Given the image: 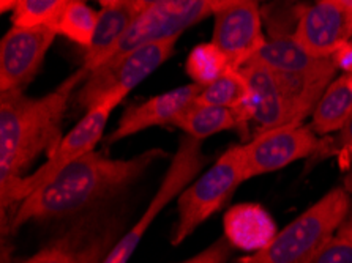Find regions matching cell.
<instances>
[{
    "label": "cell",
    "instance_id": "cell-1",
    "mask_svg": "<svg viewBox=\"0 0 352 263\" xmlns=\"http://www.w3.org/2000/svg\"><path fill=\"white\" fill-rule=\"evenodd\" d=\"M166 157L162 148L147 150L130 159L90 152L63 168L47 183L16 205L10 232L30 221L65 218L116 196L141 179L151 165Z\"/></svg>",
    "mask_w": 352,
    "mask_h": 263
},
{
    "label": "cell",
    "instance_id": "cell-2",
    "mask_svg": "<svg viewBox=\"0 0 352 263\" xmlns=\"http://www.w3.org/2000/svg\"><path fill=\"white\" fill-rule=\"evenodd\" d=\"M89 69L81 67L52 92L30 98L24 92H0V192L7 191L41 153L62 141L68 103Z\"/></svg>",
    "mask_w": 352,
    "mask_h": 263
},
{
    "label": "cell",
    "instance_id": "cell-3",
    "mask_svg": "<svg viewBox=\"0 0 352 263\" xmlns=\"http://www.w3.org/2000/svg\"><path fill=\"white\" fill-rule=\"evenodd\" d=\"M351 194L333 187L275 235L267 248L243 257L237 263H308L316 252L335 237L344 221Z\"/></svg>",
    "mask_w": 352,
    "mask_h": 263
},
{
    "label": "cell",
    "instance_id": "cell-4",
    "mask_svg": "<svg viewBox=\"0 0 352 263\" xmlns=\"http://www.w3.org/2000/svg\"><path fill=\"white\" fill-rule=\"evenodd\" d=\"M243 181L247 180L242 145H234L179 196V221L170 237L173 246H179L212 214L220 211Z\"/></svg>",
    "mask_w": 352,
    "mask_h": 263
},
{
    "label": "cell",
    "instance_id": "cell-5",
    "mask_svg": "<svg viewBox=\"0 0 352 263\" xmlns=\"http://www.w3.org/2000/svg\"><path fill=\"white\" fill-rule=\"evenodd\" d=\"M122 101L124 100L119 98V96H109L103 103L85 111V115L76 123V126L67 136H63L57 147L47 155L50 159L41 168L29 175L21 176L7 191L0 192V205H2L3 216L8 208L18 205L21 201H24L35 190H38L40 186L54 179L63 168H67L68 164L84 157V155L94 152L95 145H98L100 139L103 137L111 112Z\"/></svg>",
    "mask_w": 352,
    "mask_h": 263
},
{
    "label": "cell",
    "instance_id": "cell-6",
    "mask_svg": "<svg viewBox=\"0 0 352 263\" xmlns=\"http://www.w3.org/2000/svg\"><path fill=\"white\" fill-rule=\"evenodd\" d=\"M179 38L147 43L119 58L104 62L89 73L78 90V104L85 111L103 103L109 96H125L147 79L174 52Z\"/></svg>",
    "mask_w": 352,
    "mask_h": 263
},
{
    "label": "cell",
    "instance_id": "cell-7",
    "mask_svg": "<svg viewBox=\"0 0 352 263\" xmlns=\"http://www.w3.org/2000/svg\"><path fill=\"white\" fill-rule=\"evenodd\" d=\"M207 164V157L202 152V141L184 134L170 164L160 183L155 196L148 203L142 216L133 227L117 241L104 263H128L133 252L140 246L146 230L151 227L155 218L166 208L174 198H179L182 191L193 181Z\"/></svg>",
    "mask_w": 352,
    "mask_h": 263
},
{
    "label": "cell",
    "instance_id": "cell-8",
    "mask_svg": "<svg viewBox=\"0 0 352 263\" xmlns=\"http://www.w3.org/2000/svg\"><path fill=\"white\" fill-rule=\"evenodd\" d=\"M212 12L213 0H160L138 14L106 62L125 56L147 43L179 38L184 30L210 16Z\"/></svg>",
    "mask_w": 352,
    "mask_h": 263
},
{
    "label": "cell",
    "instance_id": "cell-9",
    "mask_svg": "<svg viewBox=\"0 0 352 263\" xmlns=\"http://www.w3.org/2000/svg\"><path fill=\"white\" fill-rule=\"evenodd\" d=\"M212 16V41L226 54L234 69L252 60L267 41L263 34V13L256 0H220Z\"/></svg>",
    "mask_w": 352,
    "mask_h": 263
},
{
    "label": "cell",
    "instance_id": "cell-10",
    "mask_svg": "<svg viewBox=\"0 0 352 263\" xmlns=\"http://www.w3.org/2000/svg\"><path fill=\"white\" fill-rule=\"evenodd\" d=\"M321 148V141L311 126H281L258 133L242 145L245 180L280 170Z\"/></svg>",
    "mask_w": 352,
    "mask_h": 263
},
{
    "label": "cell",
    "instance_id": "cell-11",
    "mask_svg": "<svg viewBox=\"0 0 352 263\" xmlns=\"http://www.w3.org/2000/svg\"><path fill=\"white\" fill-rule=\"evenodd\" d=\"M57 35L51 25H13L0 43V92H23Z\"/></svg>",
    "mask_w": 352,
    "mask_h": 263
},
{
    "label": "cell",
    "instance_id": "cell-12",
    "mask_svg": "<svg viewBox=\"0 0 352 263\" xmlns=\"http://www.w3.org/2000/svg\"><path fill=\"white\" fill-rule=\"evenodd\" d=\"M292 36L314 56L330 57L352 40V12L335 0H316L302 8Z\"/></svg>",
    "mask_w": 352,
    "mask_h": 263
},
{
    "label": "cell",
    "instance_id": "cell-13",
    "mask_svg": "<svg viewBox=\"0 0 352 263\" xmlns=\"http://www.w3.org/2000/svg\"><path fill=\"white\" fill-rule=\"evenodd\" d=\"M202 85L191 82L182 87L173 89L169 92L152 96L140 104H131L120 115L116 130L108 137L109 144L119 142L147 128L174 125V122L182 112L195 103L202 92Z\"/></svg>",
    "mask_w": 352,
    "mask_h": 263
},
{
    "label": "cell",
    "instance_id": "cell-14",
    "mask_svg": "<svg viewBox=\"0 0 352 263\" xmlns=\"http://www.w3.org/2000/svg\"><path fill=\"white\" fill-rule=\"evenodd\" d=\"M225 237L234 248L258 252L275 238L276 225L270 214L258 203H240L225 214Z\"/></svg>",
    "mask_w": 352,
    "mask_h": 263
},
{
    "label": "cell",
    "instance_id": "cell-15",
    "mask_svg": "<svg viewBox=\"0 0 352 263\" xmlns=\"http://www.w3.org/2000/svg\"><path fill=\"white\" fill-rule=\"evenodd\" d=\"M136 18L135 0H120L113 7L101 10L94 41L90 47L85 49L82 67L89 71H94L95 68L103 65Z\"/></svg>",
    "mask_w": 352,
    "mask_h": 263
},
{
    "label": "cell",
    "instance_id": "cell-16",
    "mask_svg": "<svg viewBox=\"0 0 352 263\" xmlns=\"http://www.w3.org/2000/svg\"><path fill=\"white\" fill-rule=\"evenodd\" d=\"M111 233L104 238L81 240L78 235H67L57 243L46 246L24 263H104L114 246L109 244Z\"/></svg>",
    "mask_w": 352,
    "mask_h": 263
},
{
    "label": "cell",
    "instance_id": "cell-17",
    "mask_svg": "<svg viewBox=\"0 0 352 263\" xmlns=\"http://www.w3.org/2000/svg\"><path fill=\"white\" fill-rule=\"evenodd\" d=\"M311 130L318 136L340 133L352 117V90L348 74H341L329 85L313 111Z\"/></svg>",
    "mask_w": 352,
    "mask_h": 263
},
{
    "label": "cell",
    "instance_id": "cell-18",
    "mask_svg": "<svg viewBox=\"0 0 352 263\" xmlns=\"http://www.w3.org/2000/svg\"><path fill=\"white\" fill-rule=\"evenodd\" d=\"M174 125L186 136L199 141L215 136L218 133L239 130V119L234 109L220 106H206L193 103L175 119Z\"/></svg>",
    "mask_w": 352,
    "mask_h": 263
},
{
    "label": "cell",
    "instance_id": "cell-19",
    "mask_svg": "<svg viewBox=\"0 0 352 263\" xmlns=\"http://www.w3.org/2000/svg\"><path fill=\"white\" fill-rule=\"evenodd\" d=\"M100 13L85 3V0H68L58 16L54 29L74 45L90 47L97 30Z\"/></svg>",
    "mask_w": 352,
    "mask_h": 263
},
{
    "label": "cell",
    "instance_id": "cell-20",
    "mask_svg": "<svg viewBox=\"0 0 352 263\" xmlns=\"http://www.w3.org/2000/svg\"><path fill=\"white\" fill-rule=\"evenodd\" d=\"M250 87L240 69L229 68L217 80L202 89L195 103L206 106H220L239 111L247 103Z\"/></svg>",
    "mask_w": 352,
    "mask_h": 263
},
{
    "label": "cell",
    "instance_id": "cell-21",
    "mask_svg": "<svg viewBox=\"0 0 352 263\" xmlns=\"http://www.w3.org/2000/svg\"><path fill=\"white\" fill-rule=\"evenodd\" d=\"M229 68H231V63L226 54L213 41L197 45L186 57L185 63V71L188 78L202 87H207L213 80H217Z\"/></svg>",
    "mask_w": 352,
    "mask_h": 263
},
{
    "label": "cell",
    "instance_id": "cell-22",
    "mask_svg": "<svg viewBox=\"0 0 352 263\" xmlns=\"http://www.w3.org/2000/svg\"><path fill=\"white\" fill-rule=\"evenodd\" d=\"M68 0H21L13 12V25L54 27Z\"/></svg>",
    "mask_w": 352,
    "mask_h": 263
},
{
    "label": "cell",
    "instance_id": "cell-23",
    "mask_svg": "<svg viewBox=\"0 0 352 263\" xmlns=\"http://www.w3.org/2000/svg\"><path fill=\"white\" fill-rule=\"evenodd\" d=\"M308 263H352V240L335 235Z\"/></svg>",
    "mask_w": 352,
    "mask_h": 263
},
{
    "label": "cell",
    "instance_id": "cell-24",
    "mask_svg": "<svg viewBox=\"0 0 352 263\" xmlns=\"http://www.w3.org/2000/svg\"><path fill=\"white\" fill-rule=\"evenodd\" d=\"M335 153L338 155L341 169L344 170V190L352 194V117L340 131Z\"/></svg>",
    "mask_w": 352,
    "mask_h": 263
},
{
    "label": "cell",
    "instance_id": "cell-25",
    "mask_svg": "<svg viewBox=\"0 0 352 263\" xmlns=\"http://www.w3.org/2000/svg\"><path fill=\"white\" fill-rule=\"evenodd\" d=\"M234 249L236 248L223 235L217 241H213L210 246H207L204 251H201L199 254L190 257V259L180 263H226L231 259Z\"/></svg>",
    "mask_w": 352,
    "mask_h": 263
},
{
    "label": "cell",
    "instance_id": "cell-26",
    "mask_svg": "<svg viewBox=\"0 0 352 263\" xmlns=\"http://www.w3.org/2000/svg\"><path fill=\"white\" fill-rule=\"evenodd\" d=\"M335 68L343 74H352V40L341 45L332 56Z\"/></svg>",
    "mask_w": 352,
    "mask_h": 263
},
{
    "label": "cell",
    "instance_id": "cell-27",
    "mask_svg": "<svg viewBox=\"0 0 352 263\" xmlns=\"http://www.w3.org/2000/svg\"><path fill=\"white\" fill-rule=\"evenodd\" d=\"M337 235H340V237L352 240V197H351V202H349L348 213H346L344 221L341 222L340 229L337 230Z\"/></svg>",
    "mask_w": 352,
    "mask_h": 263
},
{
    "label": "cell",
    "instance_id": "cell-28",
    "mask_svg": "<svg viewBox=\"0 0 352 263\" xmlns=\"http://www.w3.org/2000/svg\"><path fill=\"white\" fill-rule=\"evenodd\" d=\"M158 2H160V0H135V7H136L138 14L146 12V10L153 7V5L158 3Z\"/></svg>",
    "mask_w": 352,
    "mask_h": 263
},
{
    "label": "cell",
    "instance_id": "cell-29",
    "mask_svg": "<svg viewBox=\"0 0 352 263\" xmlns=\"http://www.w3.org/2000/svg\"><path fill=\"white\" fill-rule=\"evenodd\" d=\"M21 0H0V12L2 13H8V12H14L18 8Z\"/></svg>",
    "mask_w": 352,
    "mask_h": 263
},
{
    "label": "cell",
    "instance_id": "cell-30",
    "mask_svg": "<svg viewBox=\"0 0 352 263\" xmlns=\"http://www.w3.org/2000/svg\"><path fill=\"white\" fill-rule=\"evenodd\" d=\"M95 2H98L103 8H108V7H113L116 3H119L120 0H95Z\"/></svg>",
    "mask_w": 352,
    "mask_h": 263
},
{
    "label": "cell",
    "instance_id": "cell-31",
    "mask_svg": "<svg viewBox=\"0 0 352 263\" xmlns=\"http://www.w3.org/2000/svg\"><path fill=\"white\" fill-rule=\"evenodd\" d=\"M335 2H338V3H341L343 5V7H346V8H349L351 12H352V0H335Z\"/></svg>",
    "mask_w": 352,
    "mask_h": 263
},
{
    "label": "cell",
    "instance_id": "cell-32",
    "mask_svg": "<svg viewBox=\"0 0 352 263\" xmlns=\"http://www.w3.org/2000/svg\"><path fill=\"white\" fill-rule=\"evenodd\" d=\"M217 2H220V0H213V7H215V3H217ZM256 2L261 3V2H264V0H256Z\"/></svg>",
    "mask_w": 352,
    "mask_h": 263
},
{
    "label": "cell",
    "instance_id": "cell-33",
    "mask_svg": "<svg viewBox=\"0 0 352 263\" xmlns=\"http://www.w3.org/2000/svg\"><path fill=\"white\" fill-rule=\"evenodd\" d=\"M348 79H349V87L352 90V74H348Z\"/></svg>",
    "mask_w": 352,
    "mask_h": 263
}]
</instances>
